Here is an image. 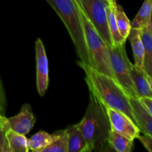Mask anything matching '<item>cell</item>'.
Returning <instances> with one entry per match:
<instances>
[{
	"label": "cell",
	"mask_w": 152,
	"mask_h": 152,
	"mask_svg": "<svg viewBox=\"0 0 152 152\" xmlns=\"http://www.w3.org/2000/svg\"><path fill=\"white\" fill-rule=\"evenodd\" d=\"M78 126L86 138L90 152L111 151L108 143L111 130L109 118L103 104L91 92L86 114Z\"/></svg>",
	"instance_id": "obj_1"
},
{
	"label": "cell",
	"mask_w": 152,
	"mask_h": 152,
	"mask_svg": "<svg viewBox=\"0 0 152 152\" xmlns=\"http://www.w3.org/2000/svg\"><path fill=\"white\" fill-rule=\"evenodd\" d=\"M84 71L89 91L104 106L122 111L137 125L130 103V96L118 82L93 68H88Z\"/></svg>",
	"instance_id": "obj_2"
},
{
	"label": "cell",
	"mask_w": 152,
	"mask_h": 152,
	"mask_svg": "<svg viewBox=\"0 0 152 152\" xmlns=\"http://www.w3.org/2000/svg\"><path fill=\"white\" fill-rule=\"evenodd\" d=\"M62 19L71 37L77 56V64L85 71L92 68L88 50L85 39L83 22L77 0H46Z\"/></svg>",
	"instance_id": "obj_3"
},
{
	"label": "cell",
	"mask_w": 152,
	"mask_h": 152,
	"mask_svg": "<svg viewBox=\"0 0 152 152\" xmlns=\"http://www.w3.org/2000/svg\"><path fill=\"white\" fill-rule=\"evenodd\" d=\"M79 7L91 67L94 69L114 79L117 81L111 67L109 47L105 44L102 37L83 13L80 4Z\"/></svg>",
	"instance_id": "obj_4"
},
{
	"label": "cell",
	"mask_w": 152,
	"mask_h": 152,
	"mask_svg": "<svg viewBox=\"0 0 152 152\" xmlns=\"http://www.w3.org/2000/svg\"><path fill=\"white\" fill-rule=\"evenodd\" d=\"M126 44L109 47L111 67L116 80L130 97L138 99L131 75L133 64L129 60L126 50Z\"/></svg>",
	"instance_id": "obj_5"
},
{
	"label": "cell",
	"mask_w": 152,
	"mask_h": 152,
	"mask_svg": "<svg viewBox=\"0 0 152 152\" xmlns=\"http://www.w3.org/2000/svg\"><path fill=\"white\" fill-rule=\"evenodd\" d=\"M80 6L98 34L108 47L114 45L108 25L107 0H78Z\"/></svg>",
	"instance_id": "obj_6"
},
{
	"label": "cell",
	"mask_w": 152,
	"mask_h": 152,
	"mask_svg": "<svg viewBox=\"0 0 152 152\" xmlns=\"http://www.w3.org/2000/svg\"><path fill=\"white\" fill-rule=\"evenodd\" d=\"M105 108L109 118L111 129L132 140L137 139L140 135V130L126 114L108 107L105 106Z\"/></svg>",
	"instance_id": "obj_7"
},
{
	"label": "cell",
	"mask_w": 152,
	"mask_h": 152,
	"mask_svg": "<svg viewBox=\"0 0 152 152\" xmlns=\"http://www.w3.org/2000/svg\"><path fill=\"white\" fill-rule=\"evenodd\" d=\"M36 60L37 91L40 96H44L49 83L48 61L44 44L40 39L36 41Z\"/></svg>",
	"instance_id": "obj_8"
},
{
	"label": "cell",
	"mask_w": 152,
	"mask_h": 152,
	"mask_svg": "<svg viewBox=\"0 0 152 152\" xmlns=\"http://www.w3.org/2000/svg\"><path fill=\"white\" fill-rule=\"evenodd\" d=\"M9 129L15 132L26 135L33 129L36 123V117L29 104H24L20 112L13 117L6 119Z\"/></svg>",
	"instance_id": "obj_9"
},
{
	"label": "cell",
	"mask_w": 152,
	"mask_h": 152,
	"mask_svg": "<svg viewBox=\"0 0 152 152\" xmlns=\"http://www.w3.org/2000/svg\"><path fill=\"white\" fill-rule=\"evenodd\" d=\"M133 115L141 132L152 137V116L142 105L139 99L130 97Z\"/></svg>",
	"instance_id": "obj_10"
},
{
	"label": "cell",
	"mask_w": 152,
	"mask_h": 152,
	"mask_svg": "<svg viewBox=\"0 0 152 152\" xmlns=\"http://www.w3.org/2000/svg\"><path fill=\"white\" fill-rule=\"evenodd\" d=\"M68 137V152H90L88 145L78 124L65 129Z\"/></svg>",
	"instance_id": "obj_11"
},
{
	"label": "cell",
	"mask_w": 152,
	"mask_h": 152,
	"mask_svg": "<svg viewBox=\"0 0 152 152\" xmlns=\"http://www.w3.org/2000/svg\"><path fill=\"white\" fill-rule=\"evenodd\" d=\"M131 75L138 99L143 97L152 99V90L144 71L138 69L134 65H132Z\"/></svg>",
	"instance_id": "obj_12"
},
{
	"label": "cell",
	"mask_w": 152,
	"mask_h": 152,
	"mask_svg": "<svg viewBox=\"0 0 152 152\" xmlns=\"http://www.w3.org/2000/svg\"><path fill=\"white\" fill-rule=\"evenodd\" d=\"M128 39L130 41L132 50H133V54L134 57V65L138 69L143 71L142 67H143L145 50H144L143 42H142V38H141L140 29L132 28Z\"/></svg>",
	"instance_id": "obj_13"
},
{
	"label": "cell",
	"mask_w": 152,
	"mask_h": 152,
	"mask_svg": "<svg viewBox=\"0 0 152 152\" xmlns=\"http://www.w3.org/2000/svg\"><path fill=\"white\" fill-rule=\"evenodd\" d=\"M60 131L50 134L46 132H39L29 139L30 151L34 152H43L45 148L59 137Z\"/></svg>",
	"instance_id": "obj_14"
},
{
	"label": "cell",
	"mask_w": 152,
	"mask_h": 152,
	"mask_svg": "<svg viewBox=\"0 0 152 152\" xmlns=\"http://www.w3.org/2000/svg\"><path fill=\"white\" fill-rule=\"evenodd\" d=\"M140 31L145 50L142 70L146 76L151 77H152V34L148 26L142 28Z\"/></svg>",
	"instance_id": "obj_15"
},
{
	"label": "cell",
	"mask_w": 152,
	"mask_h": 152,
	"mask_svg": "<svg viewBox=\"0 0 152 152\" xmlns=\"http://www.w3.org/2000/svg\"><path fill=\"white\" fill-rule=\"evenodd\" d=\"M108 143L111 150L118 152H130L134 146V140L113 129L110 132Z\"/></svg>",
	"instance_id": "obj_16"
},
{
	"label": "cell",
	"mask_w": 152,
	"mask_h": 152,
	"mask_svg": "<svg viewBox=\"0 0 152 152\" xmlns=\"http://www.w3.org/2000/svg\"><path fill=\"white\" fill-rule=\"evenodd\" d=\"M7 139L10 152H28L30 151L29 139L25 135L8 129Z\"/></svg>",
	"instance_id": "obj_17"
},
{
	"label": "cell",
	"mask_w": 152,
	"mask_h": 152,
	"mask_svg": "<svg viewBox=\"0 0 152 152\" xmlns=\"http://www.w3.org/2000/svg\"><path fill=\"white\" fill-rule=\"evenodd\" d=\"M152 11V0H145L136 16L131 22L132 28L142 29L149 25L150 16Z\"/></svg>",
	"instance_id": "obj_18"
},
{
	"label": "cell",
	"mask_w": 152,
	"mask_h": 152,
	"mask_svg": "<svg viewBox=\"0 0 152 152\" xmlns=\"http://www.w3.org/2000/svg\"><path fill=\"white\" fill-rule=\"evenodd\" d=\"M117 2H112L108 5L107 9V17H108V25L110 34L112 37L113 42L114 45L126 44V39L120 34L117 28V22L114 14V5Z\"/></svg>",
	"instance_id": "obj_19"
},
{
	"label": "cell",
	"mask_w": 152,
	"mask_h": 152,
	"mask_svg": "<svg viewBox=\"0 0 152 152\" xmlns=\"http://www.w3.org/2000/svg\"><path fill=\"white\" fill-rule=\"evenodd\" d=\"M114 14H115L117 28H118L120 34L126 39H128V37H129V33L132 29L131 21L127 17L122 6L119 5L117 3L114 5Z\"/></svg>",
	"instance_id": "obj_20"
},
{
	"label": "cell",
	"mask_w": 152,
	"mask_h": 152,
	"mask_svg": "<svg viewBox=\"0 0 152 152\" xmlns=\"http://www.w3.org/2000/svg\"><path fill=\"white\" fill-rule=\"evenodd\" d=\"M43 152H68V137L65 130H61L59 137L46 147Z\"/></svg>",
	"instance_id": "obj_21"
},
{
	"label": "cell",
	"mask_w": 152,
	"mask_h": 152,
	"mask_svg": "<svg viewBox=\"0 0 152 152\" xmlns=\"http://www.w3.org/2000/svg\"><path fill=\"white\" fill-rule=\"evenodd\" d=\"M6 119L4 122L0 123V152H10L7 139V131L9 129L7 126Z\"/></svg>",
	"instance_id": "obj_22"
},
{
	"label": "cell",
	"mask_w": 152,
	"mask_h": 152,
	"mask_svg": "<svg viewBox=\"0 0 152 152\" xmlns=\"http://www.w3.org/2000/svg\"><path fill=\"white\" fill-rule=\"evenodd\" d=\"M6 107H7V101H6L5 92L0 79V115L5 116Z\"/></svg>",
	"instance_id": "obj_23"
},
{
	"label": "cell",
	"mask_w": 152,
	"mask_h": 152,
	"mask_svg": "<svg viewBox=\"0 0 152 152\" xmlns=\"http://www.w3.org/2000/svg\"><path fill=\"white\" fill-rule=\"evenodd\" d=\"M140 142L142 144L145 149L149 152H152V137L150 135L143 134V135H140L137 137Z\"/></svg>",
	"instance_id": "obj_24"
},
{
	"label": "cell",
	"mask_w": 152,
	"mask_h": 152,
	"mask_svg": "<svg viewBox=\"0 0 152 152\" xmlns=\"http://www.w3.org/2000/svg\"><path fill=\"white\" fill-rule=\"evenodd\" d=\"M139 100L140 101L142 105L145 107V108L147 110V111L152 116V99L143 97L140 98Z\"/></svg>",
	"instance_id": "obj_25"
},
{
	"label": "cell",
	"mask_w": 152,
	"mask_h": 152,
	"mask_svg": "<svg viewBox=\"0 0 152 152\" xmlns=\"http://www.w3.org/2000/svg\"><path fill=\"white\" fill-rule=\"evenodd\" d=\"M148 28H149L150 31L152 34V11L151 13V16H150V20H149V25H148Z\"/></svg>",
	"instance_id": "obj_26"
},
{
	"label": "cell",
	"mask_w": 152,
	"mask_h": 152,
	"mask_svg": "<svg viewBox=\"0 0 152 152\" xmlns=\"http://www.w3.org/2000/svg\"><path fill=\"white\" fill-rule=\"evenodd\" d=\"M147 77V80H148V83H149V86L150 87H151V90H152V77H148V76H146Z\"/></svg>",
	"instance_id": "obj_27"
},
{
	"label": "cell",
	"mask_w": 152,
	"mask_h": 152,
	"mask_svg": "<svg viewBox=\"0 0 152 152\" xmlns=\"http://www.w3.org/2000/svg\"><path fill=\"white\" fill-rule=\"evenodd\" d=\"M5 119H6L5 116L0 115V123H2V122H4Z\"/></svg>",
	"instance_id": "obj_28"
},
{
	"label": "cell",
	"mask_w": 152,
	"mask_h": 152,
	"mask_svg": "<svg viewBox=\"0 0 152 152\" xmlns=\"http://www.w3.org/2000/svg\"><path fill=\"white\" fill-rule=\"evenodd\" d=\"M117 0H113V2H117Z\"/></svg>",
	"instance_id": "obj_29"
},
{
	"label": "cell",
	"mask_w": 152,
	"mask_h": 152,
	"mask_svg": "<svg viewBox=\"0 0 152 152\" xmlns=\"http://www.w3.org/2000/svg\"><path fill=\"white\" fill-rule=\"evenodd\" d=\"M77 1H78V0H77Z\"/></svg>",
	"instance_id": "obj_30"
}]
</instances>
